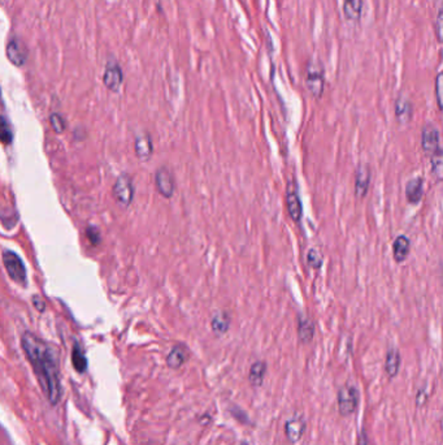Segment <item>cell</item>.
Listing matches in <instances>:
<instances>
[{"mask_svg":"<svg viewBox=\"0 0 443 445\" xmlns=\"http://www.w3.org/2000/svg\"><path fill=\"white\" fill-rule=\"evenodd\" d=\"M21 346L40 382L42 391L52 405H58L61 398V383L56 350L29 331L24 332L21 336Z\"/></svg>","mask_w":443,"mask_h":445,"instance_id":"cell-1","label":"cell"},{"mask_svg":"<svg viewBox=\"0 0 443 445\" xmlns=\"http://www.w3.org/2000/svg\"><path fill=\"white\" fill-rule=\"evenodd\" d=\"M305 86L314 98L320 99L323 97L325 89V70L321 61H308L305 68Z\"/></svg>","mask_w":443,"mask_h":445,"instance_id":"cell-2","label":"cell"},{"mask_svg":"<svg viewBox=\"0 0 443 445\" xmlns=\"http://www.w3.org/2000/svg\"><path fill=\"white\" fill-rule=\"evenodd\" d=\"M3 265L10 277L12 281L16 284L26 287L28 286V272L26 267L21 259L15 251L10 250H3Z\"/></svg>","mask_w":443,"mask_h":445,"instance_id":"cell-3","label":"cell"},{"mask_svg":"<svg viewBox=\"0 0 443 445\" xmlns=\"http://www.w3.org/2000/svg\"><path fill=\"white\" fill-rule=\"evenodd\" d=\"M421 148L429 159L443 157L441 134L434 124H425L421 129Z\"/></svg>","mask_w":443,"mask_h":445,"instance_id":"cell-4","label":"cell"},{"mask_svg":"<svg viewBox=\"0 0 443 445\" xmlns=\"http://www.w3.org/2000/svg\"><path fill=\"white\" fill-rule=\"evenodd\" d=\"M359 400H360L359 391L354 384L346 383L345 386L341 387L337 393L339 414L344 416H351L359 406Z\"/></svg>","mask_w":443,"mask_h":445,"instance_id":"cell-5","label":"cell"},{"mask_svg":"<svg viewBox=\"0 0 443 445\" xmlns=\"http://www.w3.org/2000/svg\"><path fill=\"white\" fill-rule=\"evenodd\" d=\"M112 193L121 208H128L134 198V187L130 176L127 173L118 176L112 188Z\"/></svg>","mask_w":443,"mask_h":445,"instance_id":"cell-6","label":"cell"},{"mask_svg":"<svg viewBox=\"0 0 443 445\" xmlns=\"http://www.w3.org/2000/svg\"><path fill=\"white\" fill-rule=\"evenodd\" d=\"M286 208L291 220L299 224L303 218V205L298 193L296 181H289L286 188Z\"/></svg>","mask_w":443,"mask_h":445,"instance_id":"cell-7","label":"cell"},{"mask_svg":"<svg viewBox=\"0 0 443 445\" xmlns=\"http://www.w3.org/2000/svg\"><path fill=\"white\" fill-rule=\"evenodd\" d=\"M6 55L10 60V63L16 67H22L25 65L29 52L25 46V43L17 38V37H10L7 47H6Z\"/></svg>","mask_w":443,"mask_h":445,"instance_id":"cell-8","label":"cell"},{"mask_svg":"<svg viewBox=\"0 0 443 445\" xmlns=\"http://www.w3.org/2000/svg\"><path fill=\"white\" fill-rule=\"evenodd\" d=\"M371 180H372L371 166L367 163H360L355 172V197L357 199H364L367 197Z\"/></svg>","mask_w":443,"mask_h":445,"instance_id":"cell-9","label":"cell"},{"mask_svg":"<svg viewBox=\"0 0 443 445\" xmlns=\"http://www.w3.org/2000/svg\"><path fill=\"white\" fill-rule=\"evenodd\" d=\"M155 185L158 189L159 194L161 197L170 198L175 194L176 182L172 172L166 167H160L155 173Z\"/></svg>","mask_w":443,"mask_h":445,"instance_id":"cell-10","label":"cell"},{"mask_svg":"<svg viewBox=\"0 0 443 445\" xmlns=\"http://www.w3.org/2000/svg\"><path fill=\"white\" fill-rule=\"evenodd\" d=\"M124 82V73L116 61H109L103 75V84L111 91H118Z\"/></svg>","mask_w":443,"mask_h":445,"instance_id":"cell-11","label":"cell"},{"mask_svg":"<svg viewBox=\"0 0 443 445\" xmlns=\"http://www.w3.org/2000/svg\"><path fill=\"white\" fill-rule=\"evenodd\" d=\"M296 329H298V338L302 344H309L315 337V322L308 317L307 314L299 313L296 317Z\"/></svg>","mask_w":443,"mask_h":445,"instance_id":"cell-12","label":"cell"},{"mask_svg":"<svg viewBox=\"0 0 443 445\" xmlns=\"http://www.w3.org/2000/svg\"><path fill=\"white\" fill-rule=\"evenodd\" d=\"M404 194H405V199L410 205L417 206L424 197V178L421 176L411 178L405 184Z\"/></svg>","mask_w":443,"mask_h":445,"instance_id":"cell-13","label":"cell"},{"mask_svg":"<svg viewBox=\"0 0 443 445\" xmlns=\"http://www.w3.org/2000/svg\"><path fill=\"white\" fill-rule=\"evenodd\" d=\"M394 111L395 118L399 124H408L414 118V106L411 100L403 95L395 100Z\"/></svg>","mask_w":443,"mask_h":445,"instance_id":"cell-14","label":"cell"},{"mask_svg":"<svg viewBox=\"0 0 443 445\" xmlns=\"http://www.w3.org/2000/svg\"><path fill=\"white\" fill-rule=\"evenodd\" d=\"M411 254V240L405 235H401L393 242V258L396 263H403Z\"/></svg>","mask_w":443,"mask_h":445,"instance_id":"cell-15","label":"cell"},{"mask_svg":"<svg viewBox=\"0 0 443 445\" xmlns=\"http://www.w3.org/2000/svg\"><path fill=\"white\" fill-rule=\"evenodd\" d=\"M401 365H402V356L399 350L396 348H390L386 353V359H385V371L390 379H393L399 374Z\"/></svg>","mask_w":443,"mask_h":445,"instance_id":"cell-16","label":"cell"},{"mask_svg":"<svg viewBox=\"0 0 443 445\" xmlns=\"http://www.w3.org/2000/svg\"><path fill=\"white\" fill-rule=\"evenodd\" d=\"M305 423L302 418H291L285 423L286 437L289 439V442L296 443L302 439V436L305 434Z\"/></svg>","mask_w":443,"mask_h":445,"instance_id":"cell-17","label":"cell"},{"mask_svg":"<svg viewBox=\"0 0 443 445\" xmlns=\"http://www.w3.org/2000/svg\"><path fill=\"white\" fill-rule=\"evenodd\" d=\"M134 151L137 158L140 160H148L154 154V145L151 137L148 134H142L136 139L134 142Z\"/></svg>","mask_w":443,"mask_h":445,"instance_id":"cell-18","label":"cell"},{"mask_svg":"<svg viewBox=\"0 0 443 445\" xmlns=\"http://www.w3.org/2000/svg\"><path fill=\"white\" fill-rule=\"evenodd\" d=\"M364 0H344V15L351 22H359L363 13Z\"/></svg>","mask_w":443,"mask_h":445,"instance_id":"cell-19","label":"cell"},{"mask_svg":"<svg viewBox=\"0 0 443 445\" xmlns=\"http://www.w3.org/2000/svg\"><path fill=\"white\" fill-rule=\"evenodd\" d=\"M187 361L186 346L175 345L167 357V365L170 368H179Z\"/></svg>","mask_w":443,"mask_h":445,"instance_id":"cell-20","label":"cell"},{"mask_svg":"<svg viewBox=\"0 0 443 445\" xmlns=\"http://www.w3.org/2000/svg\"><path fill=\"white\" fill-rule=\"evenodd\" d=\"M266 374V364L264 361H257L250 367L248 380L252 387H260L264 382Z\"/></svg>","mask_w":443,"mask_h":445,"instance_id":"cell-21","label":"cell"},{"mask_svg":"<svg viewBox=\"0 0 443 445\" xmlns=\"http://www.w3.org/2000/svg\"><path fill=\"white\" fill-rule=\"evenodd\" d=\"M211 328L216 335H225L230 328V315L225 311H218L211 320Z\"/></svg>","mask_w":443,"mask_h":445,"instance_id":"cell-22","label":"cell"},{"mask_svg":"<svg viewBox=\"0 0 443 445\" xmlns=\"http://www.w3.org/2000/svg\"><path fill=\"white\" fill-rule=\"evenodd\" d=\"M72 364L79 374H83L88 368V358L85 356L82 348L79 344H74L72 350Z\"/></svg>","mask_w":443,"mask_h":445,"instance_id":"cell-23","label":"cell"},{"mask_svg":"<svg viewBox=\"0 0 443 445\" xmlns=\"http://www.w3.org/2000/svg\"><path fill=\"white\" fill-rule=\"evenodd\" d=\"M307 265L314 270H320L324 265V257L315 247L307 251Z\"/></svg>","mask_w":443,"mask_h":445,"instance_id":"cell-24","label":"cell"},{"mask_svg":"<svg viewBox=\"0 0 443 445\" xmlns=\"http://www.w3.org/2000/svg\"><path fill=\"white\" fill-rule=\"evenodd\" d=\"M49 124L54 129V132L58 133V134L64 133L65 129H67V121L58 112H54V114L49 115Z\"/></svg>","mask_w":443,"mask_h":445,"instance_id":"cell-25","label":"cell"},{"mask_svg":"<svg viewBox=\"0 0 443 445\" xmlns=\"http://www.w3.org/2000/svg\"><path fill=\"white\" fill-rule=\"evenodd\" d=\"M432 175L437 182H443V157L430 159Z\"/></svg>","mask_w":443,"mask_h":445,"instance_id":"cell-26","label":"cell"},{"mask_svg":"<svg viewBox=\"0 0 443 445\" xmlns=\"http://www.w3.org/2000/svg\"><path fill=\"white\" fill-rule=\"evenodd\" d=\"M435 99L438 107L443 111V72H440L435 77Z\"/></svg>","mask_w":443,"mask_h":445,"instance_id":"cell-27","label":"cell"},{"mask_svg":"<svg viewBox=\"0 0 443 445\" xmlns=\"http://www.w3.org/2000/svg\"><path fill=\"white\" fill-rule=\"evenodd\" d=\"M1 142L4 145H8L12 142V130H10V125L7 123L6 118H3V123H1Z\"/></svg>","mask_w":443,"mask_h":445,"instance_id":"cell-28","label":"cell"},{"mask_svg":"<svg viewBox=\"0 0 443 445\" xmlns=\"http://www.w3.org/2000/svg\"><path fill=\"white\" fill-rule=\"evenodd\" d=\"M86 236L89 238L90 242L92 245H99L100 241H102V236H100V232L97 227H89L86 229Z\"/></svg>","mask_w":443,"mask_h":445,"instance_id":"cell-29","label":"cell"},{"mask_svg":"<svg viewBox=\"0 0 443 445\" xmlns=\"http://www.w3.org/2000/svg\"><path fill=\"white\" fill-rule=\"evenodd\" d=\"M435 34L438 40L443 45V8L440 10L435 19Z\"/></svg>","mask_w":443,"mask_h":445,"instance_id":"cell-30","label":"cell"},{"mask_svg":"<svg viewBox=\"0 0 443 445\" xmlns=\"http://www.w3.org/2000/svg\"><path fill=\"white\" fill-rule=\"evenodd\" d=\"M31 302H33V305H34V307H35L40 313H43V311L46 310V302H45L40 296H37V295L33 296Z\"/></svg>","mask_w":443,"mask_h":445,"instance_id":"cell-31","label":"cell"},{"mask_svg":"<svg viewBox=\"0 0 443 445\" xmlns=\"http://www.w3.org/2000/svg\"><path fill=\"white\" fill-rule=\"evenodd\" d=\"M364 434H363V435H362V445H367V443H365V437H364Z\"/></svg>","mask_w":443,"mask_h":445,"instance_id":"cell-32","label":"cell"},{"mask_svg":"<svg viewBox=\"0 0 443 445\" xmlns=\"http://www.w3.org/2000/svg\"><path fill=\"white\" fill-rule=\"evenodd\" d=\"M241 445H248V444H246V443H242V444Z\"/></svg>","mask_w":443,"mask_h":445,"instance_id":"cell-33","label":"cell"}]
</instances>
